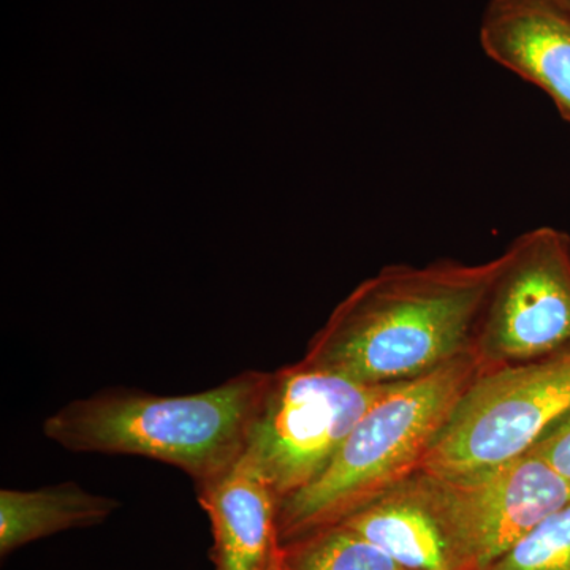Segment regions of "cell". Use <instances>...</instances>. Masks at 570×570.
I'll use <instances>...</instances> for the list:
<instances>
[{"instance_id": "obj_14", "label": "cell", "mask_w": 570, "mask_h": 570, "mask_svg": "<svg viewBox=\"0 0 570 570\" xmlns=\"http://www.w3.org/2000/svg\"><path fill=\"white\" fill-rule=\"evenodd\" d=\"M531 450L570 483V414L550 428Z\"/></svg>"}, {"instance_id": "obj_2", "label": "cell", "mask_w": 570, "mask_h": 570, "mask_svg": "<svg viewBox=\"0 0 570 570\" xmlns=\"http://www.w3.org/2000/svg\"><path fill=\"white\" fill-rule=\"evenodd\" d=\"M269 381L272 373L249 370L193 395L105 390L59 409L43 434L70 452L163 461L198 489L245 455Z\"/></svg>"}, {"instance_id": "obj_15", "label": "cell", "mask_w": 570, "mask_h": 570, "mask_svg": "<svg viewBox=\"0 0 570 570\" xmlns=\"http://www.w3.org/2000/svg\"><path fill=\"white\" fill-rule=\"evenodd\" d=\"M266 570H284L283 566H281L279 551H277V547L275 554H273L272 561H269L268 568H266Z\"/></svg>"}, {"instance_id": "obj_1", "label": "cell", "mask_w": 570, "mask_h": 570, "mask_svg": "<svg viewBox=\"0 0 570 570\" xmlns=\"http://www.w3.org/2000/svg\"><path fill=\"white\" fill-rule=\"evenodd\" d=\"M499 266L501 255L384 266L335 307L303 362L366 385L425 376L472 352Z\"/></svg>"}, {"instance_id": "obj_8", "label": "cell", "mask_w": 570, "mask_h": 570, "mask_svg": "<svg viewBox=\"0 0 570 570\" xmlns=\"http://www.w3.org/2000/svg\"><path fill=\"white\" fill-rule=\"evenodd\" d=\"M499 66L538 86L570 122V13L551 0H490L479 31Z\"/></svg>"}, {"instance_id": "obj_13", "label": "cell", "mask_w": 570, "mask_h": 570, "mask_svg": "<svg viewBox=\"0 0 570 570\" xmlns=\"http://www.w3.org/2000/svg\"><path fill=\"white\" fill-rule=\"evenodd\" d=\"M485 570H570V504L543 520Z\"/></svg>"}, {"instance_id": "obj_5", "label": "cell", "mask_w": 570, "mask_h": 570, "mask_svg": "<svg viewBox=\"0 0 570 570\" xmlns=\"http://www.w3.org/2000/svg\"><path fill=\"white\" fill-rule=\"evenodd\" d=\"M393 385H366L298 362L272 373L245 459L279 501L325 471L358 420Z\"/></svg>"}, {"instance_id": "obj_12", "label": "cell", "mask_w": 570, "mask_h": 570, "mask_svg": "<svg viewBox=\"0 0 570 570\" xmlns=\"http://www.w3.org/2000/svg\"><path fill=\"white\" fill-rule=\"evenodd\" d=\"M284 570H411L343 524L277 546Z\"/></svg>"}, {"instance_id": "obj_10", "label": "cell", "mask_w": 570, "mask_h": 570, "mask_svg": "<svg viewBox=\"0 0 570 570\" xmlns=\"http://www.w3.org/2000/svg\"><path fill=\"white\" fill-rule=\"evenodd\" d=\"M198 502L213 524L217 570H266L277 547V499L264 475L245 459L208 485Z\"/></svg>"}, {"instance_id": "obj_3", "label": "cell", "mask_w": 570, "mask_h": 570, "mask_svg": "<svg viewBox=\"0 0 570 570\" xmlns=\"http://www.w3.org/2000/svg\"><path fill=\"white\" fill-rule=\"evenodd\" d=\"M482 371L472 352L393 385L358 420L325 471L277 505V546L340 523L422 471L434 439Z\"/></svg>"}, {"instance_id": "obj_16", "label": "cell", "mask_w": 570, "mask_h": 570, "mask_svg": "<svg viewBox=\"0 0 570 570\" xmlns=\"http://www.w3.org/2000/svg\"><path fill=\"white\" fill-rule=\"evenodd\" d=\"M551 2L557 3L558 7H561L562 10L570 13V0H551Z\"/></svg>"}, {"instance_id": "obj_4", "label": "cell", "mask_w": 570, "mask_h": 570, "mask_svg": "<svg viewBox=\"0 0 570 570\" xmlns=\"http://www.w3.org/2000/svg\"><path fill=\"white\" fill-rule=\"evenodd\" d=\"M570 414V344L480 371L434 439L422 471L455 478L530 452Z\"/></svg>"}, {"instance_id": "obj_11", "label": "cell", "mask_w": 570, "mask_h": 570, "mask_svg": "<svg viewBox=\"0 0 570 570\" xmlns=\"http://www.w3.org/2000/svg\"><path fill=\"white\" fill-rule=\"evenodd\" d=\"M119 508L116 499L94 494L75 482L39 490L0 491V554L26 543L102 523Z\"/></svg>"}, {"instance_id": "obj_6", "label": "cell", "mask_w": 570, "mask_h": 570, "mask_svg": "<svg viewBox=\"0 0 570 570\" xmlns=\"http://www.w3.org/2000/svg\"><path fill=\"white\" fill-rule=\"evenodd\" d=\"M570 344V236L539 227L501 254L472 354L482 371L531 362Z\"/></svg>"}, {"instance_id": "obj_7", "label": "cell", "mask_w": 570, "mask_h": 570, "mask_svg": "<svg viewBox=\"0 0 570 570\" xmlns=\"http://www.w3.org/2000/svg\"><path fill=\"white\" fill-rule=\"evenodd\" d=\"M420 472L453 535L482 570L570 504V483L534 450L455 478Z\"/></svg>"}, {"instance_id": "obj_9", "label": "cell", "mask_w": 570, "mask_h": 570, "mask_svg": "<svg viewBox=\"0 0 570 570\" xmlns=\"http://www.w3.org/2000/svg\"><path fill=\"white\" fill-rule=\"evenodd\" d=\"M340 524L411 570H482L453 535L420 471Z\"/></svg>"}]
</instances>
